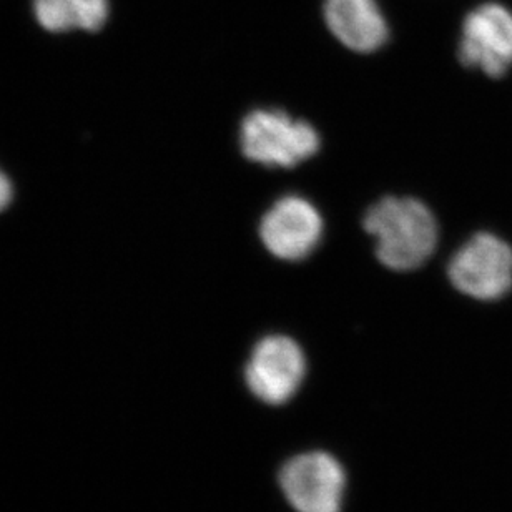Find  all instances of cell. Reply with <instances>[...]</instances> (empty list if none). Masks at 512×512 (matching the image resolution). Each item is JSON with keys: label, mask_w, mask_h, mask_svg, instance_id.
I'll return each instance as SVG.
<instances>
[{"label": "cell", "mask_w": 512, "mask_h": 512, "mask_svg": "<svg viewBox=\"0 0 512 512\" xmlns=\"http://www.w3.org/2000/svg\"><path fill=\"white\" fill-rule=\"evenodd\" d=\"M365 228L381 263L394 271L423 266L438 245V222L416 198H383L366 213Z\"/></svg>", "instance_id": "obj_1"}, {"label": "cell", "mask_w": 512, "mask_h": 512, "mask_svg": "<svg viewBox=\"0 0 512 512\" xmlns=\"http://www.w3.org/2000/svg\"><path fill=\"white\" fill-rule=\"evenodd\" d=\"M240 147L248 160L265 167L291 168L313 157L320 135L305 120L291 119L281 110H253L240 128Z\"/></svg>", "instance_id": "obj_2"}, {"label": "cell", "mask_w": 512, "mask_h": 512, "mask_svg": "<svg viewBox=\"0 0 512 512\" xmlns=\"http://www.w3.org/2000/svg\"><path fill=\"white\" fill-rule=\"evenodd\" d=\"M456 290L479 301H496L512 288V248L493 233L474 235L449 261Z\"/></svg>", "instance_id": "obj_3"}, {"label": "cell", "mask_w": 512, "mask_h": 512, "mask_svg": "<svg viewBox=\"0 0 512 512\" xmlns=\"http://www.w3.org/2000/svg\"><path fill=\"white\" fill-rule=\"evenodd\" d=\"M459 59L493 79L503 77L512 67V10L499 2L471 10L463 22Z\"/></svg>", "instance_id": "obj_4"}, {"label": "cell", "mask_w": 512, "mask_h": 512, "mask_svg": "<svg viewBox=\"0 0 512 512\" xmlns=\"http://www.w3.org/2000/svg\"><path fill=\"white\" fill-rule=\"evenodd\" d=\"M345 481L341 464L321 451L290 459L280 473L281 489L298 512H340Z\"/></svg>", "instance_id": "obj_5"}, {"label": "cell", "mask_w": 512, "mask_h": 512, "mask_svg": "<svg viewBox=\"0 0 512 512\" xmlns=\"http://www.w3.org/2000/svg\"><path fill=\"white\" fill-rule=\"evenodd\" d=\"M306 360L295 340L266 336L255 346L248 361V388L268 404H283L295 396L305 378Z\"/></svg>", "instance_id": "obj_6"}, {"label": "cell", "mask_w": 512, "mask_h": 512, "mask_svg": "<svg viewBox=\"0 0 512 512\" xmlns=\"http://www.w3.org/2000/svg\"><path fill=\"white\" fill-rule=\"evenodd\" d=\"M261 242L276 258L300 261L311 255L323 237V218L313 203L298 195L278 200L260 225Z\"/></svg>", "instance_id": "obj_7"}, {"label": "cell", "mask_w": 512, "mask_h": 512, "mask_svg": "<svg viewBox=\"0 0 512 512\" xmlns=\"http://www.w3.org/2000/svg\"><path fill=\"white\" fill-rule=\"evenodd\" d=\"M323 10L331 34L358 54H371L388 42V22L378 0H325Z\"/></svg>", "instance_id": "obj_8"}, {"label": "cell", "mask_w": 512, "mask_h": 512, "mask_svg": "<svg viewBox=\"0 0 512 512\" xmlns=\"http://www.w3.org/2000/svg\"><path fill=\"white\" fill-rule=\"evenodd\" d=\"M35 19L52 34L99 32L110 15L109 0H34Z\"/></svg>", "instance_id": "obj_9"}, {"label": "cell", "mask_w": 512, "mask_h": 512, "mask_svg": "<svg viewBox=\"0 0 512 512\" xmlns=\"http://www.w3.org/2000/svg\"><path fill=\"white\" fill-rule=\"evenodd\" d=\"M14 198V187L10 183L9 177L0 170V212H4L9 207Z\"/></svg>", "instance_id": "obj_10"}]
</instances>
